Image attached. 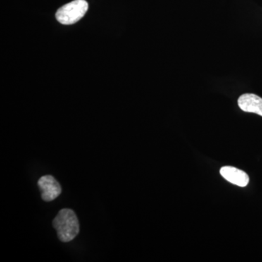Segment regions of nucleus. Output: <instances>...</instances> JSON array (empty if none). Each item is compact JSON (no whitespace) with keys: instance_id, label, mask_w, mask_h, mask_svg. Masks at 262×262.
I'll list each match as a JSON object with an SVG mask.
<instances>
[{"instance_id":"7ed1b4c3","label":"nucleus","mask_w":262,"mask_h":262,"mask_svg":"<svg viewBox=\"0 0 262 262\" xmlns=\"http://www.w3.org/2000/svg\"><path fill=\"white\" fill-rule=\"evenodd\" d=\"M37 184L42 193V198L44 201L51 202L61 194V185L51 175L41 177L38 181Z\"/></svg>"},{"instance_id":"39448f33","label":"nucleus","mask_w":262,"mask_h":262,"mask_svg":"<svg viewBox=\"0 0 262 262\" xmlns=\"http://www.w3.org/2000/svg\"><path fill=\"white\" fill-rule=\"evenodd\" d=\"M237 103L243 111L257 114L262 117V98L259 96L252 94H244L239 96Z\"/></svg>"},{"instance_id":"f257e3e1","label":"nucleus","mask_w":262,"mask_h":262,"mask_svg":"<svg viewBox=\"0 0 262 262\" xmlns=\"http://www.w3.org/2000/svg\"><path fill=\"white\" fill-rule=\"evenodd\" d=\"M58 238L63 243L70 242L80 232L78 219L70 208H63L58 212L53 222Z\"/></svg>"},{"instance_id":"f03ea898","label":"nucleus","mask_w":262,"mask_h":262,"mask_svg":"<svg viewBox=\"0 0 262 262\" xmlns=\"http://www.w3.org/2000/svg\"><path fill=\"white\" fill-rule=\"evenodd\" d=\"M88 10L89 4L85 0H74L57 10L56 18L63 25H71L83 18Z\"/></svg>"},{"instance_id":"20e7f679","label":"nucleus","mask_w":262,"mask_h":262,"mask_svg":"<svg viewBox=\"0 0 262 262\" xmlns=\"http://www.w3.org/2000/svg\"><path fill=\"white\" fill-rule=\"evenodd\" d=\"M220 173L226 180L238 187H246L249 183L250 179L248 174L244 170L234 167H222L220 170Z\"/></svg>"}]
</instances>
